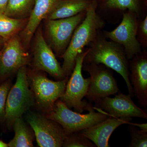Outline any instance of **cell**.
<instances>
[{"label": "cell", "mask_w": 147, "mask_h": 147, "mask_svg": "<svg viewBox=\"0 0 147 147\" xmlns=\"http://www.w3.org/2000/svg\"><path fill=\"white\" fill-rule=\"evenodd\" d=\"M12 86L10 80L5 81L0 86V120L4 121L7 98Z\"/></svg>", "instance_id": "obj_24"}, {"label": "cell", "mask_w": 147, "mask_h": 147, "mask_svg": "<svg viewBox=\"0 0 147 147\" xmlns=\"http://www.w3.org/2000/svg\"><path fill=\"white\" fill-rule=\"evenodd\" d=\"M60 0H35L28 22L22 32V39L28 45L42 20L46 19Z\"/></svg>", "instance_id": "obj_16"}, {"label": "cell", "mask_w": 147, "mask_h": 147, "mask_svg": "<svg viewBox=\"0 0 147 147\" xmlns=\"http://www.w3.org/2000/svg\"><path fill=\"white\" fill-rule=\"evenodd\" d=\"M88 112L83 114L72 111L59 99L55 102L53 110L45 116L59 124L67 136L93 126L110 117L103 110L94 107Z\"/></svg>", "instance_id": "obj_3"}, {"label": "cell", "mask_w": 147, "mask_h": 147, "mask_svg": "<svg viewBox=\"0 0 147 147\" xmlns=\"http://www.w3.org/2000/svg\"><path fill=\"white\" fill-rule=\"evenodd\" d=\"M82 69L90 75L89 86L85 96L90 103L119 92L117 81L110 68L102 64L83 63Z\"/></svg>", "instance_id": "obj_8"}, {"label": "cell", "mask_w": 147, "mask_h": 147, "mask_svg": "<svg viewBox=\"0 0 147 147\" xmlns=\"http://www.w3.org/2000/svg\"><path fill=\"white\" fill-rule=\"evenodd\" d=\"M129 79L134 96L141 107H147V55L146 51L134 55L129 62Z\"/></svg>", "instance_id": "obj_14"}, {"label": "cell", "mask_w": 147, "mask_h": 147, "mask_svg": "<svg viewBox=\"0 0 147 147\" xmlns=\"http://www.w3.org/2000/svg\"><path fill=\"white\" fill-rule=\"evenodd\" d=\"M64 147H96V146L89 139L85 137L80 131L67 135L64 141Z\"/></svg>", "instance_id": "obj_21"}, {"label": "cell", "mask_w": 147, "mask_h": 147, "mask_svg": "<svg viewBox=\"0 0 147 147\" xmlns=\"http://www.w3.org/2000/svg\"><path fill=\"white\" fill-rule=\"evenodd\" d=\"M25 114L39 147H62L67 135L59 124L30 110Z\"/></svg>", "instance_id": "obj_7"}, {"label": "cell", "mask_w": 147, "mask_h": 147, "mask_svg": "<svg viewBox=\"0 0 147 147\" xmlns=\"http://www.w3.org/2000/svg\"><path fill=\"white\" fill-rule=\"evenodd\" d=\"M8 1V0H0V13H4Z\"/></svg>", "instance_id": "obj_27"}, {"label": "cell", "mask_w": 147, "mask_h": 147, "mask_svg": "<svg viewBox=\"0 0 147 147\" xmlns=\"http://www.w3.org/2000/svg\"><path fill=\"white\" fill-rule=\"evenodd\" d=\"M25 19L11 18L0 13V36L7 40L25 28Z\"/></svg>", "instance_id": "obj_20"}, {"label": "cell", "mask_w": 147, "mask_h": 147, "mask_svg": "<svg viewBox=\"0 0 147 147\" xmlns=\"http://www.w3.org/2000/svg\"><path fill=\"white\" fill-rule=\"evenodd\" d=\"M97 6L96 1H92L86 10L84 19L75 29L68 47L61 56L63 59L62 68L65 77H68L73 71L77 55L94 41L103 28L104 22L96 13Z\"/></svg>", "instance_id": "obj_1"}, {"label": "cell", "mask_w": 147, "mask_h": 147, "mask_svg": "<svg viewBox=\"0 0 147 147\" xmlns=\"http://www.w3.org/2000/svg\"><path fill=\"white\" fill-rule=\"evenodd\" d=\"M28 76L29 86L34 94L35 105L47 114L64 93L68 77L55 82L38 72L28 74Z\"/></svg>", "instance_id": "obj_5"}, {"label": "cell", "mask_w": 147, "mask_h": 147, "mask_svg": "<svg viewBox=\"0 0 147 147\" xmlns=\"http://www.w3.org/2000/svg\"><path fill=\"white\" fill-rule=\"evenodd\" d=\"M35 0H8L4 13L11 18L25 19L29 17Z\"/></svg>", "instance_id": "obj_19"}, {"label": "cell", "mask_w": 147, "mask_h": 147, "mask_svg": "<svg viewBox=\"0 0 147 147\" xmlns=\"http://www.w3.org/2000/svg\"><path fill=\"white\" fill-rule=\"evenodd\" d=\"M34 94L29 86L26 66L17 71L16 82L11 86L7 98L4 121L12 129L16 119L22 117L35 105Z\"/></svg>", "instance_id": "obj_4"}, {"label": "cell", "mask_w": 147, "mask_h": 147, "mask_svg": "<svg viewBox=\"0 0 147 147\" xmlns=\"http://www.w3.org/2000/svg\"><path fill=\"white\" fill-rule=\"evenodd\" d=\"M106 5L109 8L128 10L138 16L140 13L139 0H107Z\"/></svg>", "instance_id": "obj_22"}, {"label": "cell", "mask_w": 147, "mask_h": 147, "mask_svg": "<svg viewBox=\"0 0 147 147\" xmlns=\"http://www.w3.org/2000/svg\"><path fill=\"white\" fill-rule=\"evenodd\" d=\"M6 40L0 36V50L2 49L3 45H4Z\"/></svg>", "instance_id": "obj_28"}, {"label": "cell", "mask_w": 147, "mask_h": 147, "mask_svg": "<svg viewBox=\"0 0 147 147\" xmlns=\"http://www.w3.org/2000/svg\"><path fill=\"white\" fill-rule=\"evenodd\" d=\"M136 13L127 11L118 26L112 31H104L105 38L117 42L123 47L128 60L142 52L141 44L137 38L139 22Z\"/></svg>", "instance_id": "obj_9"}, {"label": "cell", "mask_w": 147, "mask_h": 147, "mask_svg": "<svg viewBox=\"0 0 147 147\" xmlns=\"http://www.w3.org/2000/svg\"><path fill=\"white\" fill-rule=\"evenodd\" d=\"M139 34L140 36V41L144 44L147 45V16H146L144 19L140 22L138 25L137 34Z\"/></svg>", "instance_id": "obj_25"}, {"label": "cell", "mask_w": 147, "mask_h": 147, "mask_svg": "<svg viewBox=\"0 0 147 147\" xmlns=\"http://www.w3.org/2000/svg\"><path fill=\"white\" fill-rule=\"evenodd\" d=\"M83 63L102 64L117 71L124 79L128 90V94L134 96L133 88L129 79V62L123 47L104 36L98 34L94 41L89 45Z\"/></svg>", "instance_id": "obj_2"}, {"label": "cell", "mask_w": 147, "mask_h": 147, "mask_svg": "<svg viewBox=\"0 0 147 147\" xmlns=\"http://www.w3.org/2000/svg\"><path fill=\"white\" fill-rule=\"evenodd\" d=\"M28 53L17 35L6 41L0 50V78L6 79L30 63Z\"/></svg>", "instance_id": "obj_11"}, {"label": "cell", "mask_w": 147, "mask_h": 147, "mask_svg": "<svg viewBox=\"0 0 147 147\" xmlns=\"http://www.w3.org/2000/svg\"><path fill=\"white\" fill-rule=\"evenodd\" d=\"M86 11L69 17L55 20H47L45 28L51 47L61 57L68 47L75 29L86 16Z\"/></svg>", "instance_id": "obj_10"}, {"label": "cell", "mask_w": 147, "mask_h": 147, "mask_svg": "<svg viewBox=\"0 0 147 147\" xmlns=\"http://www.w3.org/2000/svg\"><path fill=\"white\" fill-rule=\"evenodd\" d=\"M33 63L36 70L45 71L59 80L67 78L52 48L45 41L40 29L36 35Z\"/></svg>", "instance_id": "obj_13"}, {"label": "cell", "mask_w": 147, "mask_h": 147, "mask_svg": "<svg viewBox=\"0 0 147 147\" xmlns=\"http://www.w3.org/2000/svg\"><path fill=\"white\" fill-rule=\"evenodd\" d=\"M8 144L5 143L4 142L0 140V147H8Z\"/></svg>", "instance_id": "obj_29"}, {"label": "cell", "mask_w": 147, "mask_h": 147, "mask_svg": "<svg viewBox=\"0 0 147 147\" xmlns=\"http://www.w3.org/2000/svg\"><path fill=\"white\" fill-rule=\"evenodd\" d=\"M128 124L131 125H134V126L137 127L139 128V129L140 130L144 132H147V123H144L142 124L133 123H130L129 122Z\"/></svg>", "instance_id": "obj_26"}, {"label": "cell", "mask_w": 147, "mask_h": 147, "mask_svg": "<svg viewBox=\"0 0 147 147\" xmlns=\"http://www.w3.org/2000/svg\"><path fill=\"white\" fill-rule=\"evenodd\" d=\"M131 120V118L110 117L80 132L94 143L96 147H110L109 141L112 133L118 127L124 124H128Z\"/></svg>", "instance_id": "obj_15"}, {"label": "cell", "mask_w": 147, "mask_h": 147, "mask_svg": "<svg viewBox=\"0 0 147 147\" xmlns=\"http://www.w3.org/2000/svg\"><path fill=\"white\" fill-rule=\"evenodd\" d=\"M117 93L115 97L107 96L95 101L94 108L103 110L110 117H114L147 119V112L138 107L129 95L119 92Z\"/></svg>", "instance_id": "obj_12"}, {"label": "cell", "mask_w": 147, "mask_h": 147, "mask_svg": "<svg viewBox=\"0 0 147 147\" xmlns=\"http://www.w3.org/2000/svg\"><path fill=\"white\" fill-rule=\"evenodd\" d=\"M91 0H60L46 19L55 20L69 18L85 11Z\"/></svg>", "instance_id": "obj_17"}, {"label": "cell", "mask_w": 147, "mask_h": 147, "mask_svg": "<svg viewBox=\"0 0 147 147\" xmlns=\"http://www.w3.org/2000/svg\"><path fill=\"white\" fill-rule=\"evenodd\" d=\"M88 50L83 51L77 55L75 66L71 76L67 83L65 91L60 98L69 108H74V111L82 113L85 110L93 108L91 103L83 99L86 95L90 83V78L85 79L82 74L83 62Z\"/></svg>", "instance_id": "obj_6"}, {"label": "cell", "mask_w": 147, "mask_h": 147, "mask_svg": "<svg viewBox=\"0 0 147 147\" xmlns=\"http://www.w3.org/2000/svg\"><path fill=\"white\" fill-rule=\"evenodd\" d=\"M129 131L131 137L129 147H147V132H144L134 125H129Z\"/></svg>", "instance_id": "obj_23"}, {"label": "cell", "mask_w": 147, "mask_h": 147, "mask_svg": "<svg viewBox=\"0 0 147 147\" xmlns=\"http://www.w3.org/2000/svg\"><path fill=\"white\" fill-rule=\"evenodd\" d=\"M12 128L15 132V135L13 139L8 143V147H34V133L22 117L16 119L13 123Z\"/></svg>", "instance_id": "obj_18"}]
</instances>
